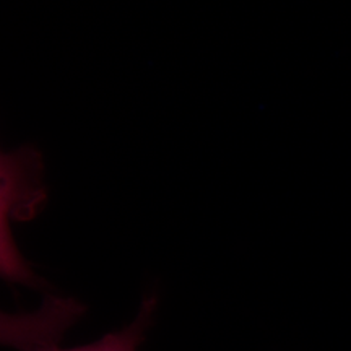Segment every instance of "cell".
Instances as JSON below:
<instances>
[{"mask_svg":"<svg viewBox=\"0 0 351 351\" xmlns=\"http://www.w3.org/2000/svg\"><path fill=\"white\" fill-rule=\"evenodd\" d=\"M155 309L156 300L155 298H148V300L143 301L142 307H140L137 319L130 326L122 328V330L108 333V335H104L103 339L95 341V343L77 346V348L62 350L57 348V346H52V348L43 351H137L140 343L145 339V333H147L148 327H150Z\"/></svg>","mask_w":351,"mask_h":351,"instance_id":"obj_3","label":"cell"},{"mask_svg":"<svg viewBox=\"0 0 351 351\" xmlns=\"http://www.w3.org/2000/svg\"><path fill=\"white\" fill-rule=\"evenodd\" d=\"M46 202L43 184V161L34 150H0V278L7 282L39 288L38 278L29 263L16 247L12 223L36 217Z\"/></svg>","mask_w":351,"mask_h":351,"instance_id":"obj_1","label":"cell"},{"mask_svg":"<svg viewBox=\"0 0 351 351\" xmlns=\"http://www.w3.org/2000/svg\"><path fill=\"white\" fill-rule=\"evenodd\" d=\"M83 313L85 306L60 296H47L34 313L7 314L0 311V345L19 351L52 348Z\"/></svg>","mask_w":351,"mask_h":351,"instance_id":"obj_2","label":"cell"}]
</instances>
